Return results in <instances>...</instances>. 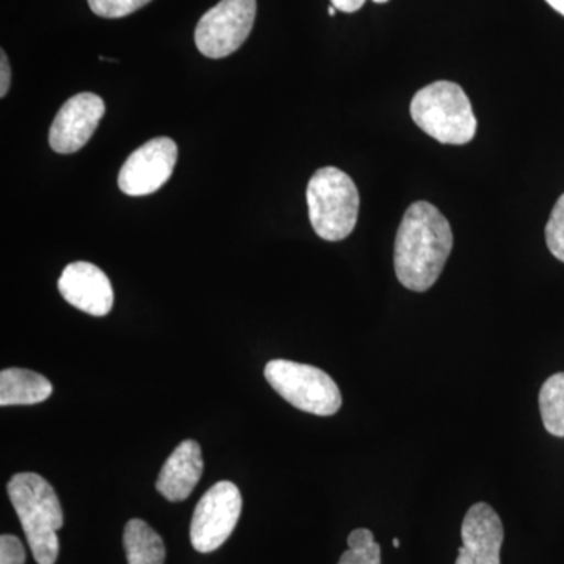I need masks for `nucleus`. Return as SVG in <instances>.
<instances>
[{"label":"nucleus","instance_id":"f257e3e1","mask_svg":"<svg viewBox=\"0 0 564 564\" xmlns=\"http://www.w3.org/2000/svg\"><path fill=\"white\" fill-rule=\"evenodd\" d=\"M454 248L447 218L426 202L411 204L404 212L393 247V267L404 288L426 292L440 280Z\"/></svg>","mask_w":564,"mask_h":564},{"label":"nucleus","instance_id":"f03ea898","mask_svg":"<svg viewBox=\"0 0 564 564\" xmlns=\"http://www.w3.org/2000/svg\"><path fill=\"white\" fill-rule=\"evenodd\" d=\"M7 492L35 562L55 564L61 551L57 532L63 527L62 505L55 489L41 475L22 473L11 477Z\"/></svg>","mask_w":564,"mask_h":564},{"label":"nucleus","instance_id":"7ed1b4c3","mask_svg":"<svg viewBox=\"0 0 564 564\" xmlns=\"http://www.w3.org/2000/svg\"><path fill=\"white\" fill-rule=\"evenodd\" d=\"M411 117L426 135L443 144H467L477 132L473 104L454 82H434L415 93Z\"/></svg>","mask_w":564,"mask_h":564},{"label":"nucleus","instance_id":"20e7f679","mask_svg":"<svg viewBox=\"0 0 564 564\" xmlns=\"http://www.w3.org/2000/svg\"><path fill=\"white\" fill-rule=\"evenodd\" d=\"M306 199L311 225L321 239L340 242L355 231L361 199L355 181L343 170L325 166L315 172Z\"/></svg>","mask_w":564,"mask_h":564},{"label":"nucleus","instance_id":"39448f33","mask_svg":"<svg viewBox=\"0 0 564 564\" xmlns=\"http://www.w3.org/2000/svg\"><path fill=\"white\" fill-rule=\"evenodd\" d=\"M265 380L285 402L314 415H333L343 406V395L328 373L310 364L273 359L263 370Z\"/></svg>","mask_w":564,"mask_h":564},{"label":"nucleus","instance_id":"423d86ee","mask_svg":"<svg viewBox=\"0 0 564 564\" xmlns=\"http://www.w3.org/2000/svg\"><path fill=\"white\" fill-rule=\"evenodd\" d=\"M256 13V0H221L196 25V47L214 61L228 57L250 36Z\"/></svg>","mask_w":564,"mask_h":564},{"label":"nucleus","instance_id":"0eeeda50","mask_svg":"<svg viewBox=\"0 0 564 564\" xmlns=\"http://www.w3.org/2000/svg\"><path fill=\"white\" fill-rule=\"evenodd\" d=\"M242 513V494L232 481H218L204 494L192 518L191 540L199 554L217 551L231 536Z\"/></svg>","mask_w":564,"mask_h":564},{"label":"nucleus","instance_id":"6e6552de","mask_svg":"<svg viewBox=\"0 0 564 564\" xmlns=\"http://www.w3.org/2000/svg\"><path fill=\"white\" fill-rule=\"evenodd\" d=\"M177 161L176 143L169 137H158L129 155L120 174V191L129 196H147L161 191L172 177Z\"/></svg>","mask_w":564,"mask_h":564},{"label":"nucleus","instance_id":"1a4fd4ad","mask_svg":"<svg viewBox=\"0 0 564 564\" xmlns=\"http://www.w3.org/2000/svg\"><path fill=\"white\" fill-rule=\"evenodd\" d=\"M106 113V104L98 95L80 93L63 104L52 122L50 144L58 154H73L88 143Z\"/></svg>","mask_w":564,"mask_h":564},{"label":"nucleus","instance_id":"9d476101","mask_svg":"<svg viewBox=\"0 0 564 564\" xmlns=\"http://www.w3.org/2000/svg\"><path fill=\"white\" fill-rule=\"evenodd\" d=\"M503 536L502 519L491 505H473L464 516L463 545L455 564H500Z\"/></svg>","mask_w":564,"mask_h":564},{"label":"nucleus","instance_id":"9b49d317","mask_svg":"<svg viewBox=\"0 0 564 564\" xmlns=\"http://www.w3.org/2000/svg\"><path fill=\"white\" fill-rule=\"evenodd\" d=\"M63 299L82 313L104 317L113 307V289L107 274L90 262H73L58 280Z\"/></svg>","mask_w":564,"mask_h":564},{"label":"nucleus","instance_id":"f8f14e48","mask_svg":"<svg viewBox=\"0 0 564 564\" xmlns=\"http://www.w3.org/2000/svg\"><path fill=\"white\" fill-rule=\"evenodd\" d=\"M204 470L203 452L196 441H182L159 474L155 488L170 502L188 499Z\"/></svg>","mask_w":564,"mask_h":564},{"label":"nucleus","instance_id":"ddd939ff","mask_svg":"<svg viewBox=\"0 0 564 564\" xmlns=\"http://www.w3.org/2000/svg\"><path fill=\"white\" fill-rule=\"evenodd\" d=\"M52 391L51 381L33 370L13 367L0 372V404L3 408L46 402Z\"/></svg>","mask_w":564,"mask_h":564},{"label":"nucleus","instance_id":"4468645a","mask_svg":"<svg viewBox=\"0 0 564 564\" xmlns=\"http://www.w3.org/2000/svg\"><path fill=\"white\" fill-rule=\"evenodd\" d=\"M122 544L129 564L165 563L166 551L162 538L141 519H132L126 524Z\"/></svg>","mask_w":564,"mask_h":564},{"label":"nucleus","instance_id":"2eb2a0df","mask_svg":"<svg viewBox=\"0 0 564 564\" xmlns=\"http://www.w3.org/2000/svg\"><path fill=\"white\" fill-rule=\"evenodd\" d=\"M540 411L544 429L564 437V373L552 375L541 388Z\"/></svg>","mask_w":564,"mask_h":564},{"label":"nucleus","instance_id":"dca6fc26","mask_svg":"<svg viewBox=\"0 0 564 564\" xmlns=\"http://www.w3.org/2000/svg\"><path fill=\"white\" fill-rule=\"evenodd\" d=\"M337 564H381V547L369 529L352 530L348 536V551Z\"/></svg>","mask_w":564,"mask_h":564},{"label":"nucleus","instance_id":"f3484780","mask_svg":"<svg viewBox=\"0 0 564 564\" xmlns=\"http://www.w3.org/2000/svg\"><path fill=\"white\" fill-rule=\"evenodd\" d=\"M545 243L552 254L564 262V195L560 196L545 226Z\"/></svg>","mask_w":564,"mask_h":564},{"label":"nucleus","instance_id":"a211bd4d","mask_svg":"<svg viewBox=\"0 0 564 564\" xmlns=\"http://www.w3.org/2000/svg\"><path fill=\"white\" fill-rule=\"evenodd\" d=\"M151 0H88L93 13L107 20L129 17L143 9Z\"/></svg>","mask_w":564,"mask_h":564},{"label":"nucleus","instance_id":"6ab92c4d","mask_svg":"<svg viewBox=\"0 0 564 564\" xmlns=\"http://www.w3.org/2000/svg\"><path fill=\"white\" fill-rule=\"evenodd\" d=\"M25 549L20 538L2 534L0 538V564H24Z\"/></svg>","mask_w":564,"mask_h":564},{"label":"nucleus","instance_id":"aec40b11","mask_svg":"<svg viewBox=\"0 0 564 564\" xmlns=\"http://www.w3.org/2000/svg\"><path fill=\"white\" fill-rule=\"evenodd\" d=\"M11 84V69L9 58H7L6 52H0V96L6 98L7 93L10 90Z\"/></svg>","mask_w":564,"mask_h":564},{"label":"nucleus","instance_id":"412c9836","mask_svg":"<svg viewBox=\"0 0 564 564\" xmlns=\"http://www.w3.org/2000/svg\"><path fill=\"white\" fill-rule=\"evenodd\" d=\"M333 7L336 10L344 11V13H355V11L361 10L366 0H332Z\"/></svg>","mask_w":564,"mask_h":564},{"label":"nucleus","instance_id":"4be33fe9","mask_svg":"<svg viewBox=\"0 0 564 564\" xmlns=\"http://www.w3.org/2000/svg\"><path fill=\"white\" fill-rule=\"evenodd\" d=\"M545 2L564 17V0H545Z\"/></svg>","mask_w":564,"mask_h":564},{"label":"nucleus","instance_id":"5701e85b","mask_svg":"<svg viewBox=\"0 0 564 564\" xmlns=\"http://www.w3.org/2000/svg\"><path fill=\"white\" fill-rule=\"evenodd\" d=\"M328 14H329V17H334V14H336V7H333V6L329 7Z\"/></svg>","mask_w":564,"mask_h":564},{"label":"nucleus","instance_id":"b1692460","mask_svg":"<svg viewBox=\"0 0 564 564\" xmlns=\"http://www.w3.org/2000/svg\"><path fill=\"white\" fill-rule=\"evenodd\" d=\"M392 544H393V547H400V541L397 540V538H395V540H393Z\"/></svg>","mask_w":564,"mask_h":564},{"label":"nucleus","instance_id":"393cba45","mask_svg":"<svg viewBox=\"0 0 564 564\" xmlns=\"http://www.w3.org/2000/svg\"><path fill=\"white\" fill-rule=\"evenodd\" d=\"M375 3H386L389 2V0H373Z\"/></svg>","mask_w":564,"mask_h":564}]
</instances>
